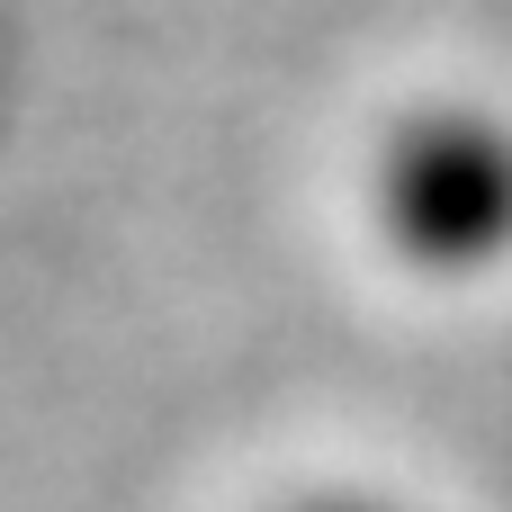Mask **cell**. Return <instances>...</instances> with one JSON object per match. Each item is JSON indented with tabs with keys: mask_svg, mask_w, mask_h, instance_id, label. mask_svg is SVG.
<instances>
[{
	"mask_svg": "<svg viewBox=\"0 0 512 512\" xmlns=\"http://www.w3.org/2000/svg\"><path fill=\"white\" fill-rule=\"evenodd\" d=\"M378 243L432 279H477L512 261V126L495 108H414L369 162Z\"/></svg>",
	"mask_w": 512,
	"mask_h": 512,
	"instance_id": "obj_1",
	"label": "cell"
},
{
	"mask_svg": "<svg viewBox=\"0 0 512 512\" xmlns=\"http://www.w3.org/2000/svg\"><path fill=\"white\" fill-rule=\"evenodd\" d=\"M288 512H414V504H387V495H306Z\"/></svg>",
	"mask_w": 512,
	"mask_h": 512,
	"instance_id": "obj_2",
	"label": "cell"
}]
</instances>
